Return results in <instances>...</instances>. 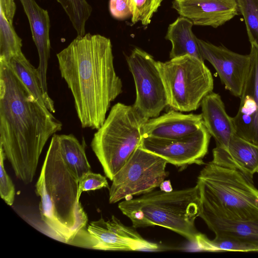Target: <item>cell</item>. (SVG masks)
<instances>
[{
    "mask_svg": "<svg viewBox=\"0 0 258 258\" xmlns=\"http://www.w3.org/2000/svg\"><path fill=\"white\" fill-rule=\"evenodd\" d=\"M62 126L10 64L0 61V147L24 183L33 181L44 146Z\"/></svg>",
    "mask_w": 258,
    "mask_h": 258,
    "instance_id": "cell-1",
    "label": "cell"
},
{
    "mask_svg": "<svg viewBox=\"0 0 258 258\" xmlns=\"http://www.w3.org/2000/svg\"><path fill=\"white\" fill-rule=\"evenodd\" d=\"M56 57L82 127L98 130L111 103L123 91L114 69L110 39L89 33L77 36Z\"/></svg>",
    "mask_w": 258,
    "mask_h": 258,
    "instance_id": "cell-2",
    "label": "cell"
},
{
    "mask_svg": "<svg viewBox=\"0 0 258 258\" xmlns=\"http://www.w3.org/2000/svg\"><path fill=\"white\" fill-rule=\"evenodd\" d=\"M78 179L63 159L55 134L51 137L35 191L40 198L39 210L42 232L69 244L87 228L88 221L78 197Z\"/></svg>",
    "mask_w": 258,
    "mask_h": 258,
    "instance_id": "cell-3",
    "label": "cell"
},
{
    "mask_svg": "<svg viewBox=\"0 0 258 258\" xmlns=\"http://www.w3.org/2000/svg\"><path fill=\"white\" fill-rule=\"evenodd\" d=\"M122 213L135 228L158 226L173 231L195 243L200 233L195 220L201 210L198 184L182 189L165 191L154 189L139 198L118 204Z\"/></svg>",
    "mask_w": 258,
    "mask_h": 258,
    "instance_id": "cell-4",
    "label": "cell"
},
{
    "mask_svg": "<svg viewBox=\"0 0 258 258\" xmlns=\"http://www.w3.org/2000/svg\"><path fill=\"white\" fill-rule=\"evenodd\" d=\"M201 209L236 220L258 219V189L240 171L207 164L198 177Z\"/></svg>",
    "mask_w": 258,
    "mask_h": 258,
    "instance_id": "cell-5",
    "label": "cell"
},
{
    "mask_svg": "<svg viewBox=\"0 0 258 258\" xmlns=\"http://www.w3.org/2000/svg\"><path fill=\"white\" fill-rule=\"evenodd\" d=\"M149 119L133 105L118 102L94 134L91 147L110 180L140 146Z\"/></svg>",
    "mask_w": 258,
    "mask_h": 258,
    "instance_id": "cell-6",
    "label": "cell"
},
{
    "mask_svg": "<svg viewBox=\"0 0 258 258\" xmlns=\"http://www.w3.org/2000/svg\"><path fill=\"white\" fill-rule=\"evenodd\" d=\"M167 98L168 106L180 112L197 110L213 91L214 81L204 61L190 55L156 61Z\"/></svg>",
    "mask_w": 258,
    "mask_h": 258,
    "instance_id": "cell-7",
    "label": "cell"
},
{
    "mask_svg": "<svg viewBox=\"0 0 258 258\" xmlns=\"http://www.w3.org/2000/svg\"><path fill=\"white\" fill-rule=\"evenodd\" d=\"M167 162L139 146L113 177L109 189V202L116 203L133 199L160 186L168 173Z\"/></svg>",
    "mask_w": 258,
    "mask_h": 258,
    "instance_id": "cell-8",
    "label": "cell"
},
{
    "mask_svg": "<svg viewBox=\"0 0 258 258\" xmlns=\"http://www.w3.org/2000/svg\"><path fill=\"white\" fill-rule=\"evenodd\" d=\"M122 224L115 216L105 221H92L75 237L71 245L105 251L156 250L157 243L144 239L135 229Z\"/></svg>",
    "mask_w": 258,
    "mask_h": 258,
    "instance_id": "cell-9",
    "label": "cell"
},
{
    "mask_svg": "<svg viewBox=\"0 0 258 258\" xmlns=\"http://www.w3.org/2000/svg\"><path fill=\"white\" fill-rule=\"evenodd\" d=\"M136 87L133 105L145 116H159L168 106L165 86L154 57L139 48H135L126 57Z\"/></svg>",
    "mask_w": 258,
    "mask_h": 258,
    "instance_id": "cell-10",
    "label": "cell"
},
{
    "mask_svg": "<svg viewBox=\"0 0 258 258\" xmlns=\"http://www.w3.org/2000/svg\"><path fill=\"white\" fill-rule=\"evenodd\" d=\"M211 136L204 123L196 132L175 139L143 137L140 146L164 159L168 163L184 168L204 164Z\"/></svg>",
    "mask_w": 258,
    "mask_h": 258,
    "instance_id": "cell-11",
    "label": "cell"
},
{
    "mask_svg": "<svg viewBox=\"0 0 258 258\" xmlns=\"http://www.w3.org/2000/svg\"><path fill=\"white\" fill-rule=\"evenodd\" d=\"M202 56L215 68L225 88L240 97L250 66V55L233 52L197 38Z\"/></svg>",
    "mask_w": 258,
    "mask_h": 258,
    "instance_id": "cell-12",
    "label": "cell"
},
{
    "mask_svg": "<svg viewBox=\"0 0 258 258\" xmlns=\"http://www.w3.org/2000/svg\"><path fill=\"white\" fill-rule=\"evenodd\" d=\"M249 55V71L233 120L237 135L258 145V48L253 44Z\"/></svg>",
    "mask_w": 258,
    "mask_h": 258,
    "instance_id": "cell-13",
    "label": "cell"
},
{
    "mask_svg": "<svg viewBox=\"0 0 258 258\" xmlns=\"http://www.w3.org/2000/svg\"><path fill=\"white\" fill-rule=\"evenodd\" d=\"M20 1L28 18L32 38L38 53L39 61L37 71L46 106L50 111L54 112V102L48 95L47 85V71L50 51L49 14L35 0Z\"/></svg>",
    "mask_w": 258,
    "mask_h": 258,
    "instance_id": "cell-14",
    "label": "cell"
},
{
    "mask_svg": "<svg viewBox=\"0 0 258 258\" xmlns=\"http://www.w3.org/2000/svg\"><path fill=\"white\" fill-rule=\"evenodd\" d=\"M172 8L194 25L216 28L238 14L237 0H173Z\"/></svg>",
    "mask_w": 258,
    "mask_h": 258,
    "instance_id": "cell-15",
    "label": "cell"
},
{
    "mask_svg": "<svg viewBox=\"0 0 258 258\" xmlns=\"http://www.w3.org/2000/svg\"><path fill=\"white\" fill-rule=\"evenodd\" d=\"M204 124L201 114H183L171 110L149 118L143 128V137L175 139L197 132Z\"/></svg>",
    "mask_w": 258,
    "mask_h": 258,
    "instance_id": "cell-16",
    "label": "cell"
},
{
    "mask_svg": "<svg viewBox=\"0 0 258 258\" xmlns=\"http://www.w3.org/2000/svg\"><path fill=\"white\" fill-rule=\"evenodd\" d=\"M211 162L219 166L237 169L253 178V175L258 173V145L235 134L227 148L216 146L213 149Z\"/></svg>",
    "mask_w": 258,
    "mask_h": 258,
    "instance_id": "cell-17",
    "label": "cell"
},
{
    "mask_svg": "<svg viewBox=\"0 0 258 258\" xmlns=\"http://www.w3.org/2000/svg\"><path fill=\"white\" fill-rule=\"evenodd\" d=\"M201 106L204 123L216 146L227 148L236 130L233 117L227 113L221 96L212 91L203 99Z\"/></svg>",
    "mask_w": 258,
    "mask_h": 258,
    "instance_id": "cell-18",
    "label": "cell"
},
{
    "mask_svg": "<svg viewBox=\"0 0 258 258\" xmlns=\"http://www.w3.org/2000/svg\"><path fill=\"white\" fill-rule=\"evenodd\" d=\"M199 217L215 233V236L234 237L258 246V219L224 218L201 209Z\"/></svg>",
    "mask_w": 258,
    "mask_h": 258,
    "instance_id": "cell-19",
    "label": "cell"
},
{
    "mask_svg": "<svg viewBox=\"0 0 258 258\" xmlns=\"http://www.w3.org/2000/svg\"><path fill=\"white\" fill-rule=\"evenodd\" d=\"M193 25L190 20L182 16L178 17L169 25L165 38L172 44L169 53L170 59L188 55L204 61L197 37L192 31Z\"/></svg>",
    "mask_w": 258,
    "mask_h": 258,
    "instance_id": "cell-20",
    "label": "cell"
},
{
    "mask_svg": "<svg viewBox=\"0 0 258 258\" xmlns=\"http://www.w3.org/2000/svg\"><path fill=\"white\" fill-rule=\"evenodd\" d=\"M59 148L64 161L72 173L78 179L91 171L86 154V143H81L73 134H56Z\"/></svg>",
    "mask_w": 258,
    "mask_h": 258,
    "instance_id": "cell-21",
    "label": "cell"
},
{
    "mask_svg": "<svg viewBox=\"0 0 258 258\" xmlns=\"http://www.w3.org/2000/svg\"><path fill=\"white\" fill-rule=\"evenodd\" d=\"M8 63L38 102L46 107L37 68L30 62L22 52L15 55Z\"/></svg>",
    "mask_w": 258,
    "mask_h": 258,
    "instance_id": "cell-22",
    "label": "cell"
},
{
    "mask_svg": "<svg viewBox=\"0 0 258 258\" xmlns=\"http://www.w3.org/2000/svg\"><path fill=\"white\" fill-rule=\"evenodd\" d=\"M22 46L21 38L0 8V61L9 63L12 57L22 52Z\"/></svg>",
    "mask_w": 258,
    "mask_h": 258,
    "instance_id": "cell-23",
    "label": "cell"
},
{
    "mask_svg": "<svg viewBox=\"0 0 258 258\" xmlns=\"http://www.w3.org/2000/svg\"><path fill=\"white\" fill-rule=\"evenodd\" d=\"M68 15L77 36L86 34L85 26L92 8L86 0H56Z\"/></svg>",
    "mask_w": 258,
    "mask_h": 258,
    "instance_id": "cell-24",
    "label": "cell"
},
{
    "mask_svg": "<svg viewBox=\"0 0 258 258\" xmlns=\"http://www.w3.org/2000/svg\"><path fill=\"white\" fill-rule=\"evenodd\" d=\"M250 44L258 48V0H237Z\"/></svg>",
    "mask_w": 258,
    "mask_h": 258,
    "instance_id": "cell-25",
    "label": "cell"
},
{
    "mask_svg": "<svg viewBox=\"0 0 258 258\" xmlns=\"http://www.w3.org/2000/svg\"><path fill=\"white\" fill-rule=\"evenodd\" d=\"M163 1L127 0L133 24L141 22L143 25H149L153 14L157 11Z\"/></svg>",
    "mask_w": 258,
    "mask_h": 258,
    "instance_id": "cell-26",
    "label": "cell"
},
{
    "mask_svg": "<svg viewBox=\"0 0 258 258\" xmlns=\"http://www.w3.org/2000/svg\"><path fill=\"white\" fill-rule=\"evenodd\" d=\"M6 156L0 147V195L1 198L9 206L13 205L15 196V186L7 174L4 166Z\"/></svg>",
    "mask_w": 258,
    "mask_h": 258,
    "instance_id": "cell-27",
    "label": "cell"
},
{
    "mask_svg": "<svg viewBox=\"0 0 258 258\" xmlns=\"http://www.w3.org/2000/svg\"><path fill=\"white\" fill-rule=\"evenodd\" d=\"M103 187L110 188L106 177L99 173L90 171L79 180L78 197L80 198L83 191L95 190Z\"/></svg>",
    "mask_w": 258,
    "mask_h": 258,
    "instance_id": "cell-28",
    "label": "cell"
},
{
    "mask_svg": "<svg viewBox=\"0 0 258 258\" xmlns=\"http://www.w3.org/2000/svg\"><path fill=\"white\" fill-rule=\"evenodd\" d=\"M109 9L111 16L118 20H123L131 16L127 0H109Z\"/></svg>",
    "mask_w": 258,
    "mask_h": 258,
    "instance_id": "cell-29",
    "label": "cell"
},
{
    "mask_svg": "<svg viewBox=\"0 0 258 258\" xmlns=\"http://www.w3.org/2000/svg\"><path fill=\"white\" fill-rule=\"evenodd\" d=\"M0 8L3 11L9 22L13 25L16 11L14 0H0Z\"/></svg>",
    "mask_w": 258,
    "mask_h": 258,
    "instance_id": "cell-30",
    "label": "cell"
},
{
    "mask_svg": "<svg viewBox=\"0 0 258 258\" xmlns=\"http://www.w3.org/2000/svg\"><path fill=\"white\" fill-rule=\"evenodd\" d=\"M160 189L165 191H171L172 188L169 180H164L160 185Z\"/></svg>",
    "mask_w": 258,
    "mask_h": 258,
    "instance_id": "cell-31",
    "label": "cell"
},
{
    "mask_svg": "<svg viewBox=\"0 0 258 258\" xmlns=\"http://www.w3.org/2000/svg\"></svg>",
    "mask_w": 258,
    "mask_h": 258,
    "instance_id": "cell-32",
    "label": "cell"
}]
</instances>
